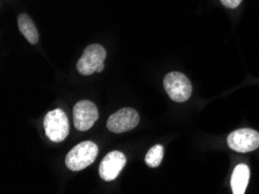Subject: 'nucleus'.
<instances>
[{
	"label": "nucleus",
	"instance_id": "nucleus-1",
	"mask_svg": "<svg viewBox=\"0 0 259 194\" xmlns=\"http://www.w3.org/2000/svg\"><path fill=\"white\" fill-rule=\"evenodd\" d=\"M99 148L91 141H84L70 150L65 157V165L73 172L81 171L94 163Z\"/></svg>",
	"mask_w": 259,
	"mask_h": 194
},
{
	"label": "nucleus",
	"instance_id": "nucleus-2",
	"mask_svg": "<svg viewBox=\"0 0 259 194\" xmlns=\"http://www.w3.org/2000/svg\"><path fill=\"white\" fill-rule=\"evenodd\" d=\"M107 56L103 46L93 43L85 48L81 57L77 62V71L81 76H91L94 72H103L105 59Z\"/></svg>",
	"mask_w": 259,
	"mask_h": 194
},
{
	"label": "nucleus",
	"instance_id": "nucleus-3",
	"mask_svg": "<svg viewBox=\"0 0 259 194\" xmlns=\"http://www.w3.org/2000/svg\"><path fill=\"white\" fill-rule=\"evenodd\" d=\"M43 127L46 135L54 143H61L64 141L70 132L68 115L60 108L50 110L47 114L43 120Z\"/></svg>",
	"mask_w": 259,
	"mask_h": 194
},
{
	"label": "nucleus",
	"instance_id": "nucleus-4",
	"mask_svg": "<svg viewBox=\"0 0 259 194\" xmlns=\"http://www.w3.org/2000/svg\"><path fill=\"white\" fill-rule=\"evenodd\" d=\"M165 89L171 100L176 102L187 101L192 96V84L185 74L178 71H172L167 73L163 81Z\"/></svg>",
	"mask_w": 259,
	"mask_h": 194
},
{
	"label": "nucleus",
	"instance_id": "nucleus-5",
	"mask_svg": "<svg viewBox=\"0 0 259 194\" xmlns=\"http://www.w3.org/2000/svg\"><path fill=\"white\" fill-rule=\"evenodd\" d=\"M139 122V113L132 107H124V108L119 109L108 118L107 129L115 134L127 133L137 127Z\"/></svg>",
	"mask_w": 259,
	"mask_h": 194
},
{
	"label": "nucleus",
	"instance_id": "nucleus-6",
	"mask_svg": "<svg viewBox=\"0 0 259 194\" xmlns=\"http://www.w3.org/2000/svg\"><path fill=\"white\" fill-rule=\"evenodd\" d=\"M228 145L237 152H250L259 148V133L250 128L237 129L228 136Z\"/></svg>",
	"mask_w": 259,
	"mask_h": 194
},
{
	"label": "nucleus",
	"instance_id": "nucleus-7",
	"mask_svg": "<svg viewBox=\"0 0 259 194\" xmlns=\"http://www.w3.org/2000/svg\"><path fill=\"white\" fill-rule=\"evenodd\" d=\"M98 118H99V110L92 101H78L73 107V124L80 132L91 129L97 122Z\"/></svg>",
	"mask_w": 259,
	"mask_h": 194
},
{
	"label": "nucleus",
	"instance_id": "nucleus-8",
	"mask_svg": "<svg viewBox=\"0 0 259 194\" xmlns=\"http://www.w3.org/2000/svg\"><path fill=\"white\" fill-rule=\"evenodd\" d=\"M127 163V158L121 151H111L104 157L99 165V176L105 181L115 180Z\"/></svg>",
	"mask_w": 259,
	"mask_h": 194
},
{
	"label": "nucleus",
	"instance_id": "nucleus-9",
	"mask_svg": "<svg viewBox=\"0 0 259 194\" xmlns=\"http://www.w3.org/2000/svg\"><path fill=\"white\" fill-rule=\"evenodd\" d=\"M250 179L249 166L245 164H238L235 168L233 176H231V189L235 194H244L246 186Z\"/></svg>",
	"mask_w": 259,
	"mask_h": 194
},
{
	"label": "nucleus",
	"instance_id": "nucleus-10",
	"mask_svg": "<svg viewBox=\"0 0 259 194\" xmlns=\"http://www.w3.org/2000/svg\"><path fill=\"white\" fill-rule=\"evenodd\" d=\"M18 27L19 30L21 31L27 41H28L30 45H36L40 40V34H38V30L35 26L33 20L30 19L28 14L21 13L18 17Z\"/></svg>",
	"mask_w": 259,
	"mask_h": 194
},
{
	"label": "nucleus",
	"instance_id": "nucleus-11",
	"mask_svg": "<svg viewBox=\"0 0 259 194\" xmlns=\"http://www.w3.org/2000/svg\"><path fill=\"white\" fill-rule=\"evenodd\" d=\"M164 157L163 145L156 144L145 155V163L150 168H158Z\"/></svg>",
	"mask_w": 259,
	"mask_h": 194
},
{
	"label": "nucleus",
	"instance_id": "nucleus-12",
	"mask_svg": "<svg viewBox=\"0 0 259 194\" xmlns=\"http://www.w3.org/2000/svg\"><path fill=\"white\" fill-rule=\"evenodd\" d=\"M222 3L223 6H226L227 9H236L239 6V4L242 3V0H220Z\"/></svg>",
	"mask_w": 259,
	"mask_h": 194
}]
</instances>
